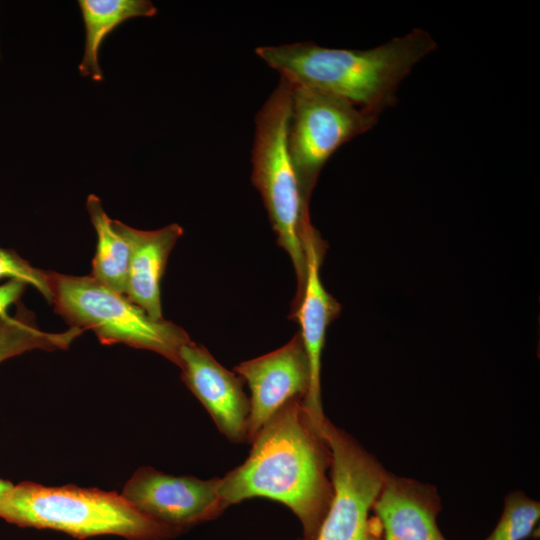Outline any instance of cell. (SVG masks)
Here are the masks:
<instances>
[{"mask_svg":"<svg viewBox=\"0 0 540 540\" xmlns=\"http://www.w3.org/2000/svg\"><path fill=\"white\" fill-rule=\"evenodd\" d=\"M539 518V502L514 491L505 498L500 520L485 540H523L533 532Z\"/></svg>","mask_w":540,"mask_h":540,"instance_id":"e0dca14e","label":"cell"},{"mask_svg":"<svg viewBox=\"0 0 540 540\" xmlns=\"http://www.w3.org/2000/svg\"><path fill=\"white\" fill-rule=\"evenodd\" d=\"M440 509L433 486L387 471L373 505L382 540H446L436 522Z\"/></svg>","mask_w":540,"mask_h":540,"instance_id":"7c38bea8","label":"cell"},{"mask_svg":"<svg viewBox=\"0 0 540 540\" xmlns=\"http://www.w3.org/2000/svg\"><path fill=\"white\" fill-rule=\"evenodd\" d=\"M291 100L292 85L280 77L255 116L251 180L262 197L277 243L288 253L295 269L298 283L295 302L302 292L307 271L300 234L302 227L310 222V216L287 148Z\"/></svg>","mask_w":540,"mask_h":540,"instance_id":"277c9868","label":"cell"},{"mask_svg":"<svg viewBox=\"0 0 540 540\" xmlns=\"http://www.w3.org/2000/svg\"><path fill=\"white\" fill-rule=\"evenodd\" d=\"M378 117L338 96L292 85L287 148L305 204L328 159Z\"/></svg>","mask_w":540,"mask_h":540,"instance_id":"8992f818","label":"cell"},{"mask_svg":"<svg viewBox=\"0 0 540 540\" xmlns=\"http://www.w3.org/2000/svg\"><path fill=\"white\" fill-rule=\"evenodd\" d=\"M51 303L70 327L92 330L102 344L150 350L179 365L181 348L191 342L175 323L151 318L142 308L91 275L50 271Z\"/></svg>","mask_w":540,"mask_h":540,"instance_id":"5b68a950","label":"cell"},{"mask_svg":"<svg viewBox=\"0 0 540 540\" xmlns=\"http://www.w3.org/2000/svg\"><path fill=\"white\" fill-rule=\"evenodd\" d=\"M12 486L13 484H11L9 481L0 479V496L5 494Z\"/></svg>","mask_w":540,"mask_h":540,"instance_id":"ffe728a7","label":"cell"},{"mask_svg":"<svg viewBox=\"0 0 540 540\" xmlns=\"http://www.w3.org/2000/svg\"><path fill=\"white\" fill-rule=\"evenodd\" d=\"M302 401L287 402L265 422L244 463L219 478L218 494L227 506L253 497L278 501L300 520L303 540H316L333 498L331 452Z\"/></svg>","mask_w":540,"mask_h":540,"instance_id":"6da1fadb","label":"cell"},{"mask_svg":"<svg viewBox=\"0 0 540 540\" xmlns=\"http://www.w3.org/2000/svg\"><path fill=\"white\" fill-rule=\"evenodd\" d=\"M116 230L129 244L126 297L151 318L164 319L161 279L171 251L183 235V228L170 224L157 230H139L113 219Z\"/></svg>","mask_w":540,"mask_h":540,"instance_id":"4fadbf2b","label":"cell"},{"mask_svg":"<svg viewBox=\"0 0 540 540\" xmlns=\"http://www.w3.org/2000/svg\"><path fill=\"white\" fill-rule=\"evenodd\" d=\"M306 257V278L302 292L293 303L291 317L300 324L301 337L310 370L309 390L303 407L315 428L321 432L326 421L321 402V356L329 324L338 316L341 305L324 289L320 265L325 252L324 242L311 223L301 230Z\"/></svg>","mask_w":540,"mask_h":540,"instance_id":"9c48e42d","label":"cell"},{"mask_svg":"<svg viewBox=\"0 0 540 540\" xmlns=\"http://www.w3.org/2000/svg\"><path fill=\"white\" fill-rule=\"evenodd\" d=\"M83 332L79 327L60 333L42 331L33 314L22 307L15 316H0V362L35 349H66Z\"/></svg>","mask_w":540,"mask_h":540,"instance_id":"2e32d148","label":"cell"},{"mask_svg":"<svg viewBox=\"0 0 540 540\" xmlns=\"http://www.w3.org/2000/svg\"><path fill=\"white\" fill-rule=\"evenodd\" d=\"M234 372L251 394L248 442L283 405L304 399L309 390V363L299 332L279 349L240 363Z\"/></svg>","mask_w":540,"mask_h":540,"instance_id":"30bf717a","label":"cell"},{"mask_svg":"<svg viewBox=\"0 0 540 540\" xmlns=\"http://www.w3.org/2000/svg\"><path fill=\"white\" fill-rule=\"evenodd\" d=\"M218 484L219 478L172 476L143 467L121 495L148 517L182 531L216 518L228 507L218 494Z\"/></svg>","mask_w":540,"mask_h":540,"instance_id":"ba28073f","label":"cell"},{"mask_svg":"<svg viewBox=\"0 0 540 540\" xmlns=\"http://www.w3.org/2000/svg\"><path fill=\"white\" fill-rule=\"evenodd\" d=\"M435 48L433 37L417 28L367 50L308 41L260 46L255 54L292 85L338 96L380 116L397 101L403 79Z\"/></svg>","mask_w":540,"mask_h":540,"instance_id":"7a4b0ae2","label":"cell"},{"mask_svg":"<svg viewBox=\"0 0 540 540\" xmlns=\"http://www.w3.org/2000/svg\"><path fill=\"white\" fill-rule=\"evenodd\" d=\"M85 27L84 53L79 64L80 74L101 81L99 64L101 44L113 29L134 17H152L157 8L149 0H80L78 1Z\"/></svg>","mask_w":540,"mask_h":540,"instance_id":"5bb4252c","label":"cell"},{"mask_svg":"<svg viewBox=\"0 0 540 540\" xmlns=\"http://www.w3.org/2000/svg\"><path fill=\"white\" fill-rule=\"evenodd\" d=\"M178 367L182 380L219 431L232 442H248L250 401L243 389V379L193 341L181 348Z\"/></svg>","mask_w":540,"mask_h":540,"instance_id":"8fae6325","label":"cell"},{"mask_svg":"<svg viewBox=\"0 0 540 540\" xmlns=\"http://www.w3.org/2000/svg\"><path fill=\"white\" fill-rule=\"evenodd\" d=\"M20 280L37 289L48 303L52 300L50 270L32 266L12 249L0 246V279Z\"/></svg>","mask_w":540,"mask_h":540,"instance_id":"ac0fdd59","label":"cell"},{"mask_svg":"<svg viewBox=\"0 0 540 540\" xmlns=\"http://www.w3.org/2000/svg\"><path fill=\"white\" fill-rule=\"evenodd\" d=\"M321 433L331 452L333 498L316 540H382L381 525L370 511L386 471L373 455L328 419Z\"/></svg>","mask_w":540,"mask_h":540,"instance_id":"52a82bcc","label":"cell"},{"mask_svg":"<svg viewBox=\"0 0 540 540\" xmlns=\"http://www.w3.org/2000/svg\"><path fill=\"white\" fill-rule=\"evenodd\" d=\"M27 284L20 280H8L0 285V316L8 317V308L25 292Z\"/></svg>","mask_w":540,"mask_h":540,"instance_id":"d6986e66","label":"cell"},{"mask_svg":"<svg viewBox=\"0 0 540 540\" xmlns=\"http://www.w3.org/2000/svg\"><path fill=\"white\" fill-rule=\"evenodd\" d=\"M86 208L97 234L91 276L110 289L125 295L129 244L116 230L113 219L106 214L101 200L96 195L88 196Z\"/></svg>","mask_w":540,"mask_h":540,"instance_id":"9a60e30c","label":"cell"},{"mask_svg":"<svg viewBox=\"0 0 540 540\" xmlns=\"http://www.w3.org/2000/svg\"><path fill=\"white\" fill-rule=\"evenodd\" d=\"M0 517L21 527L58 530L81 539L118 535L167 540L182 532L143 514L122 495L71 485H13L0 496Z\"/></svg>","mask_w":540,"mask_h":540,"instance_id":"3957f363","label":"cell"}]
</instances>
